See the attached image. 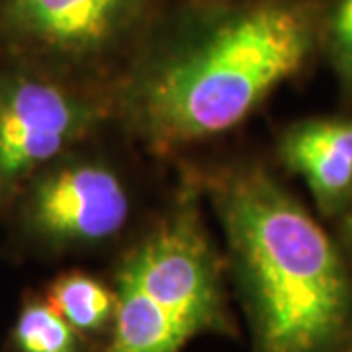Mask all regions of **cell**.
Masks as SVG:
<instances>
[{
  "label": "cell",
  "mask_w": 352,
  "mask_h": 352,
  "mask_svg": "<svg viewBox=\"0 0 352 352\" xmlns=\"http://www.w3.org/2000/svg\"><path fill=\"white\" fill-rule=\"evenodd\" d=\"M349 233H351V241H352V210L349 214Z\"/></svg>",
  "instance_id": "obj_11"
},
{
  "label": "cell",
  "mask_w": 352,
  "mask_h": 352,
  "mask_svg": "<svg viewBox=\"0 0 352 352\" xmlns=\"http://www.w3.org/2000/svg\"><path fill=\"white\" fill-rule=\"evenodd\" d=\"M280 159L302 176L325 214L352 200V120H305L280 141Z\"/></svg>",
  "instance_id": "obj_7"
},
{
  "label": "cell",
  "mask_w": 352,
  "mask_h": 352,
  "mask_svg": "<svg viewBox=\"0 0 352 352\" xmlns=\"http://www.w3.org/2000/svg\"><path fill=\"white\" fill-rule=\"evenodd\" d=\"M45 300L82 335L110 325L116 314V292L85 272H65L47 288Z\"/></svg>",
  "instance_id": "obj_8"
},
{
  "label": "cell",
  "mask_w": 352,
  "mask_h": 352,
  "mask_svg": "<svg viewBox=\"0 0 352 352\" xmlns=\"http://www.w3.org/2000/svg\"><path fill=\"white\" fill-rule=\"evenodd\" d=\"M16 352H78L80 333L47 300H28L12 329Z\"/></svg>",
  "instance_id": "obj_9"
},
{
  "label": "cell",
  "mask_w": 352,
  "mask_h": 352,
  "mask_svg": "<svg viewBox=\"0 0 352 352\" xmlns=\"http://www.w3.org/2000/svg\"><path fill=\"white\" fill-rule=\"evenodd\" d=\"M28 223L55 245H92L113 237L129 217V196L110 166L71 163L36 180Z\"/></svg>",
  "instance_id": "obj_6"
},
{
  "label": "cell",
  "mask_w": 352,
  "mask_h": 352,
  "mask_svg": "<svg viewBox=\"0 0 352 352\" xmlns=\"http://www.w3.org/2000/svg\"><path fill=\"white\" fill-rule=\"evenodd\" d=\"M215 192L261 351H327L349 314V280L331 237L263 170L227 176Z\"/></svg>",
  "instance_id": "obj_2"
},
{
  "label": "cell",
  "mask_w": 352,
  "mask_h": 352,
  "mask_svg": "<svg viewBox=\"0 0 352 352\" xmlns=\"http://www.w3.org/2000/svg\"><path fill=\"white\" fill-rule=\"evenodd\" d=\"M113 292L102 352H180L190 339L226 327L221 264L194 204L182 201L127 252Z\"/></svg>",
  "instance_id": "obj_3"
},
{
  "label": "cell",
  "mask_w": 352,
  "mask_h": 352,
  "mask_svg": "<svg viewBox=\"0 0 352 352\" xmlns=\"http://www.w3.org/2000/svg\"><path fill=\"white\" fill-rule=\"evenodd\" d=\"M100 108L87 96L30 75L0 76V196L87 138Z\"/></svg>",
  "instance_id": "obj_4"
},
{
  "label": "cell",
  "mask_w": 352,
  "mask_h": 352,
  "mask_svg": "<svg viewBox=\"0 0 352 352\" xmlns=\"http://www.w3.org/2000/svg\"><path fill=\"white\" fill-rule=\"evenodd\" d=\"M321 25L311 0H254L214 14L143 69L127 116L166 151L221 135L302 71Z\"/></svg>",
  "instance_id": "obj_1"
},
{
  "label": "cell",
  "mask_w": 352,
  "mask_h": 352,
  "mask_svg": "<svg viewBox=\"0 0 352 352\" xmlns=\"http://www.w3.org/2000/svg\"><path fill=\"white\" fill-rule=\"evenodd\" d=\"M321 32L340 82L352 92V0H337L323 20Z\"/></svg>",
  "instance_id": "obj_10"
},
{
  "label": "cell",
  "mask_w": 352,
  "mask_h": 352,
  "mask_svg": "<svg viewBox=\"0 0 352 352\" xmlns=\"http://www.w3.org/2000/svg\"><path fill=\"white\" fill-rule=\"evenodd\" d=\"M147 0H2L0 24L30 50L63 61H92L133 32Z\"/></svg>",
  "instance_id": "obj_5"
}]
</instances>
